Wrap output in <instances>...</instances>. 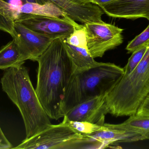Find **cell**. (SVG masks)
<instances>
[{"instance_id":"obj_10","label":"cell","mask_w":149,"mask_h":149,"mask_svg":"<svg viewBox=\"0 0 149 149\" xmlns=\"http://www.w3.org/2000/svg\"><path fill=\"white\" fill-rule=\"evenodd\" d=\"M100 8L111 17L149 21V0H115Z\"/></svg>"},{"instance_id":"obj_21","label":"cell","mask_w":149,"mask_h":149,"mask_svg":"<svg viewBox=\"0 0 149 149\" xmlns=\"http://www.w3.org/2000/svg\"><path fill=\"white\" fill-rule=\"evenodd\" d=\"M149 43V24L148 27L141 34L129 43L126 48L128 53H132L136 50Z\"/></svg>"},{"instance_id":"obj_18","label":"cell","mask_w":149,"mask_h":149,"mask_svg":"<svg viewBox=\"0 0 149 149\" xmlns=\"http://www.w3.org/2000/svg\"><path fill=\"white\" fill-rule=\"evenodd\" d=\"M63 122L71 128L76 133L86 136L100 131L103 129L104 125L100 126L87 122L73 121L68 120L65 117H63Z\"/></svg>"},{"instance_id":"obj_26","label":"cell","mask_w":149,"mask_h":149,"mask_svg":"<svg viewBox=\"0 0 149 149\" xmlns=\"http://www.w3.org/2000/svg\"><path fill=\"white\" fill-rule=\"evenodd\" d=\"M71 1L78 4H85L91 3V0H70Z\"/></svg>"},{"instance_id":"obj_16","label":"cell","mask_w":149,"mask_h":149,"mask_svg":"<svg viewBox=\"0 0 149 149\" xmlns=\"http://www.w3.org/2000/svg\"><path fill=\"white\" fill-rule=\"evenodd\" d=\"M19 15L12 5L0 0V30L7 32L13 37L14 24Z\"/></svg>"},{"instance_id":"obj_12","label":"cell","mask_w":149,"mask_h":149,"mask_svg":"<svg viewBox=\"0 0 149 149\" xmlns=\"http://www.w3.org/2000/svg\"><path fill=\"white\" fill-rule=\"evenodd\" d=\"M98 142L101 148L108 147L116 143H130L142 141L141 136L137 133L126 129L120 124L105 123L100 131L87 136Z\"/></svg>"},{"instance_id":"obj_5","label":"cell","mask_w":149,"mask_h":149,"mask_svg":"<svg viewBox=\"0 0 149 149\" xmlns=\"http://www.w3.org/2000/svg\"><path fill=\"white\" fill-rule=\"evenodd\" d=\"M101 144L89 136L76 133L62 122L51 125L37 134L25 139L17 149L100 148Z\"/></svg>"},{"instance_id":"obj_15","label":"cell","mask_w":149,"mask_h":149,"mask_svg":"<svg viewBox=\"0 0 149 149\" xmlns=\"http://www.w3.org/2000/svg\"><path fill=\"white\" fill-rule=\"evenodd\" d=\"M24 62L18 46L13 39L0 49V70L19 67L23 65Z\"/></svg>"},{"instance_id":"obj_3","label":"cell","mask_w":149,"mask_h":149,"mask_svg":"<svg viewBox=\"0 0 149 149\" xmlns=\"http://www.w3.org/2000/svg\"><path fill=\"white\" fill-rule=\"evenodd\" d=\"M124 73V68L113 63L102 62L86 70L74 73L62 101L61 118L75 106L107 94Z\"/></svg>"},{"instance_id":"obj_24","label":"cell","mask_w":149,"mask_h":149,"mask_svg":"<svg viewBox=\"0 0 149 149\" xmlns=\"http://www.w3.org/2000/svg\"><path fill=\"white\" fill-rule=\"evenodd\" d=\"M14 7H20L28 2H36L41 3L39 0H3Z\"/></svg>"},{"instance_id":"obj_13","label":"cell","mask_w":149,"mask_h":149,"mask_svg":"<svg viewBox=\"0 0 149 149\" xmlns=\"http://www.w3.org/2000/svg\"><path fill=\"white\" fill-rule=\"evenodd\" d=\"M64 42L66 50L72 63L74 73L86 70L99 64V62L94 60L87 49L70 44L65 39Z\"/></svg>"},{"instance_id":"obj_2","label":"cell","mask_w":149,"mask_h":149,"mask_svg":"<svg viewBox=\"0 0 149 149\" xmlns=\"http://www.w3.org/2000/svg\"><path fill=\"white\" fill-rule=\"evenodd\" d=\"M3 91L16 106L22 117L26 138H30L52 125L23 65L7 69L1 80Z\"/></svg>"},{"instance_id":"obj_7","label":"cell","mask_w":149,"mask_h":149,"mask_svg":"<svg viewBox=\"0 0 149 149\" xmlns=\"http://www.w3.org/2000/svg\"><path fill=\"white\" fill-rule=\"evenodd\" d=\"M15 22L53 40L58 38L66 39L76 29L82 26L68 15L65 17H56L20 13Z\"/></svg>"},{"instance_id":"obj_4","label":"cell","mask_w":149,"mask_h":149,"mask_svg":"<svg viewBox=\"0 0 149 149\" xmlns=\"http://www.w3.org/2000/svg\"><path fill=\"white\" fill-rule=\"evenodd\" d=\"M149 92V48L136 67L120 79L107 93L109 113L118 117L136 113Z\"/></svg>"},{"instance_id":"obj_14","label":"cell","mask_w":149,"mask_h":149,"mask_svg":"<svg viewBox=\"0 0 149 149\" xmlns=\"http://www.w3.org/2000/svg\"><path fill=\"white\" fill-rule=\"evenodd\" d=\"M16 8L20 14H31L56 17H65L67 15L56 4L49 1L43 3H26Z\"/></svg>"},{"instance_id":"obj_11","label":"cell","mask_w":149,"mask_h":149,"mask_svg":"<svg viewBox=\"0 0 149 149\" xmlns=\"http://www.w3.org/2000/svg\"><path fill=\"white\" fill-rule=\"evenodd\" d=\"M41 3L51 1L64 11L74 21L84 24L88 22L102 21V16L104 14L98 5L92 3L78 4L70 0H39Z\"/></svg>"},{"instance_id":"obj_19","label":"cell","mask_w":149,"mask_h":149,"mask_svg":"<svg viewBox=\"0 0 149 149\" xmlns=\"http://www.w3.org/2000/svg\"><path fill=\"white\" fill-rule=\"evenodd\" d=\"M149 48V43L143 45L132 52V55L129 59L127 65L123 68L124 74H129L136 67L143 58Z\"/></svg>"},{"instance_id":"obj_1","label":"cell","mask_w":149,"mask_h":149,"mask_svg":"<svg viewBox=\"0 0 149 149\" xmlns=\"http://www.w3.org/2000/svg\"><path fill=\"white\" fill-rule=\"evenodd\" d=\"M64 39L53 40L36 60L38 67L36 92L47 115L53 120L61 118L62 101L74 73Z\"/></svg>"},{"instance_id":"obj_25","label":"cell","mask_w":149,"mask_h":149,"mask_svg":"<svg viewBox=\"0 0 149 149\" xmlns=\"http://www.w3.org/2000/svg\"><path fill=\"white\" fill-rule=\"evenodd\" d=\"M114 1L115 0H91V3L96 4L100 7Z\"/></svg>"},{"instance_id":"obj_17","label":"cell","mask_w":149,"mask_h":149,"mask_svg":"<svg viewBox=\"0 0 149 149\" xmlns=\"http://www.w3.org/2000/svg\"><path fill=\"white\" fill-rule=\"evenodd\" d=\"M120 124L126 129L140 135L142 141L149 140V116L131 115Z\"/></svg>"},{"instance_id":"obj_9","label":"cell","mask_w":149,"mask_h":149,"mask_svg":"<svg viewBox=\"0 0 149 149\" xmlns=\"http://www.w3.org/2000/svg\"><path fill=\"white\" fill-rule=\"evenodd\" d=\"M106 95L95 97L75 106L64 117L73 121L103 126L105 124V116L109 113Z\"/></svg>"},{"instance_id":"obj_20","label":"cell","mask_w":149,"mask_h":149,"mask_svg":"<svg viewBox=\"0 0 149 149\" xmlns=\"http://www.w3.org/2000/svg\"><path fill=\"white\" fill-rule=\"evenodd\" d=\"M65 39L72 45L87 49L86 32L83 24L82 27L76 29L69 37Z\"/></svg>"},{"instance_id":"obj_6","label":"cell","mask_w":149,"mask_h":149,"mask_svg":"<svg viewBox=\"0 0 149 149\" xmlns=\"http://www.w3.org/2000/svg\"><path fill=\"white\" fill-rule=\"evenodd\" d=\"M86 32L88 50L94 58L102 57L105 52L123 43L124 29L103 21L83 24Z\"/></svg>"},{"instance_id":"obj_22","label":"cell","mask_w":149,"mask_h":149,"mask_svg":"<svg viewBox=\"0 0 149 149\" xmlns=\"http://www.w3.org/2000/svg\"><path fill=\"white\" fill-rule=\"evenodd\" d=\"M135 114L149 116V92L139 106Z\"/></svg>"},{"instance_id":"obj_8","label":"cell","mask_w":149,"mask_h":149,"mask_svg":"<svg viewBox=\"0 0 149 149\" xmlns=\"http://www.w3.org/2000/svg\"><path fill=\"white\" fill-rule=\"evenodd\" d=\"M13 40L18 46L22 58L36 61L46 50L53 39L30 29L18 22L14 24Z\"/></svg>"},{"instance_id":"obj_23","label":"cell","mask_w":149,"mask_h":149,"mask_svg":"<svg viewBox=\"0 0 149 149\" xmlns=\"http://www.w3.org/2000/svg\"><path fill=\"white\" fill-rule=\"evenodd\" d=\"M12 148V144L7 139L0 127V149Z\"/></svg>"}]
</instances>
